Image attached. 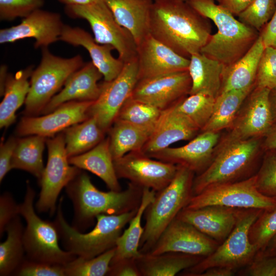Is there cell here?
I'll return each mask as SVG.
<instances>
[{
    "label": "cell",
    "instance_id": "obj_1",
    "mask_svg": "<svg viewBox=\"0 0 276 276\" xmlns=\"http://www.w3.org/2000/svg\"><path fill=\"white\" fill-rule=\"evenodd\" d=\"M149 33L179 55L190 58L209 40L211 26L183 0H158L153 4Z\"/></svg>",
    "mask_w": 276,
    "mask_h": 276
},
{
    "label": "cell",
    "instance_id": "obj_2",
    "mask_svg": "<svg viewBox=\"0 0 276 276\" xmlns=\"http://www.w3.org/2000/svg\"><path fill=\"white\" fill-rule=\"evenodd\" d=\"M65 188L73 204L76 225L73 227L77 229L89 226L99 215H119L138 209L143 190L130 182L123 191H102L81 172Z\"/></svg>",
    "mask_w": 276,
    "mask_h": 276
},
{
    "label": "cell",
    "instance_id": "obj_3",
    "mask_svg": "<svg viewBox=\"0 0 276 276\" xmlns=\"http://www.w3.org/2000/svg\"><path fill=\"white\" fill-rule=\"evenodd\" d=\"M202 16L211 20L217 28L200 52L229 66L243 56L259 35L255 29L237 19L226 9L214 0L187 2Z\"/></svg>",
    "mask_w": 276,
    "mask_h": 276
},
{
    "label": "cell",
    "instance_id": "obj_4",
    "mask_svg": "<svg viewBox=\"0 0 276 276\" xmlns=\"http://www.w3.org/2000/svg\"><path fill=\"white\" fill-rule=\"evenodd\" d=\"M63 198L57 205L54 221L59 238L65 248L77 257L90 259L116 246L125 225L136 214L137 209L119 215L101 214L96 217L94 227L82 233L66 221L62 209Z\"/></svg>",
    "mask_w": 276,
    "mask_h": 276
},
{
    "label": "cell",
    "instance_id": "obj_5",
    "mask_svg": "<svg viewBox=\"0 0 276 276\" xmlns=\"http://www.w3.org/2000/svg\"><path fill=\"white\" fill-rule=\"evenodd\" d=\"M194 173L188 168L178 165L172 181L156 192L144 215L145 224L139 246L141 254L150 251L169 224L190 202L193 196Z\"/></svg>",
    "mask_w": 276,
    "mask_h": 276
},
{
    "label": "cell",
    "instance_id": "obj_6",
    "mask_svg": "<svg viewBox=\"0 0 276 276\" xmlns=\"http://www.w3.org/2000/svg\"><path fill=\"white\" fill-rule=\"evenodd\" d=\"M260 147V138L225 140L208 167L194 178L193 196L210 187L243 180L252 169Z\"/></svg>",
    "mask_w": 276,
    "mask_h": 276
},
{
    "label": "cell",
    "instance_id": "obj_7",
    "mask_svg": "<svg viewBox=\"0 0 276 276\" xmlns=\"http://www.w3.org/2000/svg\"><path fill=\"white\" fill-rule=\"evenodd\" d=\"M23 202L19 204V215L26 222L23 240L27 259L36 262L65 265L77 257L59 244V235L54 222L41 219L35 211L36 193L27 183Z\"/></svg>",
    "mask_w": 276,
    "mask_h": 276
},
{
    "label": "cell",
    "instance_id": "obj_8",
    "mask_svg": "<svg viewBox=\"0 0 276 276\" xmlns=\"http://www.w3.org/2000/svg\"><path fill=\"white\" fill-rule=\"evenodd\" d=\"M41 60L30 77L24 114L36 116L64 86L69 77L84 64L79 55L69 58L53 55L48 47L41 48Z\"/></svg>",
    "mask_w": 276,
    "mask_h": 276
},
{
    "label": "cell",
    "instance_id": "obj_9",
    "mask_svg": "<svg viewBox=\"0 0 276 276\" xmlns=\"http://www.w3.org/2000/svg\"><path fill=\"white\" fill-rule=\"evenodd\" d=\"M264 210L242 209L234 229L215 251L204 257L195 265L185 270V275H199L206 269L215 266L235 270L247 266L258 253L249 238L253 223Z\"/></svg>",
    "mask_w": 276,
    "mask_h": 276
},
{
    "label": "cell",
    "instance_id": "obj_10",
    "mask_svg": "<svg viewBox=\"0 0 276 276\" xmlns=\"http://www.w3.org/2000/svg\"><path fill=\"white\" fill-rule=\"evenodd\" d=\"M65 11L71 17L86 20L96 42L112 46L117 51L118 58L125 63L137 57V46L133 37L118 24L104 0L66 6Z\"/></svg>",
    "mask_w": 276,
    "mask_h": 276
},
{
    "label": "cell",
    "instance_id": "obj_11",
    "mask_svg": "<svg viewBox=\"0 0 276 276\" xmlns=\"http://www.w3.org/2000/svg\"><path fill=\"white\" fill-rule=\"evenodd\" d=\"M48 162L39 181L41 190L35 204L40 213L53 215L56 212V202L62 189L81 172L68 161L64 133L47 138Z\"/></svg>",
    "mask_w": 276,
    "mask_h": 276
},
{
    "label": "cell",
    "instance_id": "obj_12",
    "mask_svg": "<svg viewBox=\"0 0 276 276\" xmlns=\"http://www.w3.org/2000/svg\"><path fill=\"white\" fill-rule=\"evenodd\" d=\"M214 205L271 211L276 208V199L263 195L258 190L254 175L242 180L206 189L193 196L185 208L195 209Z\"/></svg>",
    "mask_w": 276,
    "mask_h": 276
},
{
    "label": "cell",
    "instance_id": "obj_13",
    "mask_svg": "<svg viewBox=\"0 0 276 276\" xmlns=\"http://www.w3.org/2000/svg\"><path fill=\"white\" fill-rule=\"evenodd\" d=\"M138 81L136 57L125 63L116 78L101 84V93L90 106L89 114L96 119L104 132L112 126L121 108L131 97Z\"/></svg>",
    "mask_w": 276,
    "mask_h": 276
},
{
    "label": "cell",
    "instance_id": "obj_14",
    "mask_svg": "<svg viewBox=\"0 0 276 276\" xmlns=\"http://www.w3.org/2000/svg\"><path fill=\"white\" fill-rule=\"evenodd\" d=\"M113 164L118 178L156 192L172 181L178 169V165L154 159L142 151L129 152L113 160Z\"/></svg>",
    "mask_w": 276,
    "mask_h": 276
},
{
    "label": "cell",
    "instance_id": "obj_15",
    "mask_svg": "<svg viewBox=\"0 0 276 276\" xmlns=\"http://www.w3.org/2000/svg\"><path fill=\"white\" fill-rule=\"evenodd\" d=\"M94 101H73L65 103L42 116H25L19 122L16 133L19 136L39 135L47 137L89 118Z\"/></svg>",
    "mask_w": 276,
    "mask_h": 276
},
{
    "label": "cell",
    "instance_id": "obj_16",
    "mask_svg": "<svg viewBox=\"0 0 276 276\" xmlns=\"http://www.w3.org/2000/svg\"><path fill=\"white\" fill-rule=\"evenodd\" d=\"M219 244L191 224L175 218L167 227L148 254L176 252L206 257Z\"/></svg>",
    "mask_w": 276,
    "mask_h": 276
},
{
    "label": "cell",
    "instance_id": "obj_17",
    "mask_svg": "<svg viewBox=\"0 0 276 276\" xmlns=\"http://www.w3.org/2000/svg\"><path fill=\"white\" fill-rule=\"evenodd\" d=\"M191 79L188 71L139 80L131 98L164 110L189 94Z\"/></svg>",
    "mask_w": 276,
    "mask_h": 276
},
{
    "label": "cell",
    "instance_id": "obj_18",
    "mask_svg": "<svg viewBox=\"0 0 276 276\" xmlns=\"http://www.w3.org/2000/svg\"><path fill=\"white\" fill-rule=\"evenodd\" d=\"M270 90L255 86L225 140H246L265 136L274 123L269 102Z\"/></svg>",
    "mask_w": 276,
    "mask_h": 276
},
{
    "label": "cell",
    "instance_id": "obj_19",
    "mask_svg": "<svg viewBox=\"0 0 276 276\" xmlns=\"http://www.w3.org/2000/svg\"><path fill=\"white\" fill-rule=\"evenodd\" d=\"M64 25L60 14L39 9L23 18L19 24L1 29L0 43L33 38L35 49L48 47L59 40Z\"/></svg>",
    "mask_w": 276,
    "mask_h": 276
},
{
    "label": "cell",
    "instance_id": "obj_20",
    "mask_svg": "<svg viewBox=\"0 0 276 276\" xmlns=\"http://www.w3.org/2000/svg\"><path fill=\"white\" fill-rule=\"evenodd\" d=\"M139 80L188 71L190 59L150 33L137 45Z\"/></svg>",
    "mask_w": 276,
    "mask_h": 276
},
{
    "label": "cell",
    "instance_id": "obj_21",
    "mask_svg": "<svg viewBox=\"0 0 276 276\" xmlns=\"http://www.w3.org/2000/svg\"><path fill=\"white\" fill-rule=\"evenodd\" d=\"M219 137V132L202 131L185 145L175 148L169 147L148 156L184 166L194 172L200 173L212 161L214 150Z\"/></svg>",
    "mask_w": 276,
    "mask_h": 276
},
{
    "label": "cell",
    "instance_id": "obj_22",
    "mask_svg": "<svg viewBox=\"0 0 276 276\" xmlns=\"http://www.w3.org/2000/svg\"><path fill=\"white\" fill-rule=\"evenodd\" d=\"M241 210L214 205L183 208L176 218L191 224L220 244L234 229Z\"/></svg>",
    "mask_w": 276,
    "mask_h": 276
},
{
    "label": "cell",
    "instance_id": "obj_23",
    "mask_svg": "<svg viewBox=\"0 0 276 276\" xmlns=\"http://www.w3.org/2000/svg\"><path fill=\"white\" fill-rule=\"evenodd\" d=\"M199 129L174 104L162 110L160 117L142 151L148 155L177 142L193 139Z\"/></svg>",
    "mask_w": 276,
    "mask_h": 276
},
{
    "label": "cell",
    "instance_id": "obj_24",
    "mask_svg": "<svg viewBox=\"0 0 276 276\" xmlns=\"http://www.w3.org/2000/svg\"><path fill=\"white\" fill-rule=\"evenodd\" d=\"M102 77L91 61L84 64L69 77L63 88L51 99L40 114L50 113L70 101H96L101 90V84L98 82Z\"/></svg>",
    "mask_w": 276,
    "mask_h": 276
},
{
    "label": "cell",
    "instance_id": "obj_25",
    "mask_svg": "<svg viewBox=\"0 0 276 276\" xmlns=\"http://www.w3.org/2000/svg\"><path fill=\"white\" fill-rule=\"evenodd\" d=\"M59 40L75 47L84 48L105 81H110L116 78L124 67L125 62L112 55L111 51L114 50L112 46L97 43L88 32L80 28L64 25Z\"/></svg>",
    "mask_w": 276,
    "mask_h": 276
},
{
    "label": "cell",
    "instance_id": "obj_26",
    "mask_svg": "<svg viewBox=\"0 0 276 276\" xmlns=\"http://www.w3.org/2000/svg\"><path fill=\"white\" fill-rule=\"evenodd\" d=\"M118 24L133 37L136 46L149 33L152 0H104Z\"/></svg>",
    "mask_w": 276,
    "mask_h": 276
},
{
    "label": "cell",
    "instance_id": "obj_27",
    "mask_svg": "<svg viewBox=\"0 0 276 276\" xmlns=\"http://www.w3.org/2000/svg\"><path fill=\"white\" fill-rule=\"evenodd\" d=\"M264 49L261 37L259 35L243 56L232 64L224 66L220 93L250 88L255 86L258 65Z\"/></svg>",
    "mask_w": 276,
    "mask_h": 276
},
{
    "label": "cell",
    "instance_id": "obj_28",
    "mask_svg": "<svg viewBox=\"0 0 276 276\" xmlns=\"http://www.w3.org/2000/svg\"><path fill=\"white\" fill-rule=\"evenodd\" d=\"M189 59L191 88L189 95L203 93L216 98L221 92L224 65L201 52L192 54Z\"/></svg>",
    "mask_w": 276,
    "mask_h": 276
},
{
    "label": "cell",
    "instance_id": "obj_29",
    "mask_svg": "<svg viewBox=\"0 0 276 276\" xmlns=\"http://www.w3.org/2000/svg\"><path fill=\"white\" fill-rule=\"evenodd\" d=\"M71 165L100 178L110 190L121 191L115 171L108 139H104L90 150L68 158Z\"/></svg>",
    "mask_w": 276,
    "mask_h": 276
},
{
    "label": "cell",
    "instance_id": "obj_30",
    "mask_svg": "<svg viewBox=\"0 0 276 276\" xmlns=\"http://www.w3.org/2000/svg\"><path fill=\"white\" fill-rule=\"evenodd\" d=\"M204 257L176 252L142 254L136 262L141 276H174L199 263Z\"/></svg>",
    "mask_w": 276,
    "mask_h": 276
},
{
    "label": "cell",
    "instance_id": "obj_31",
    "mask_svg": "<svg viewBox=\"0 0 276 276\" xmlns=\"http://www.w3.org/2000/svg\"><path fill=\"white\" fill-rule=\"evenodd\" d=\"M33 71L32 66L8 74L5 83L4 98L0 104V127L7 128L16 120V112L25 102L29 93V79Z\"/></svg>",
    "mask_w": 276,
    "mask_h": 276
},
{
    "label": "cell",
    "instance_id": "obj_32",
    "mask_svg": "<svg viewBox=\"0 0 276 276\" xmlns=\"http://www.w3.org/2000/svg\"><path fill=\"white\" fill-rule=\"evenodd\" d=\"M156 192L148 188L143 189L141 203L136 214L129 222L128 227L122 232L117 240L115 254L111 263L125 258L136 259L141 255L139 246L144 230V227L142 226V218L154 199Z\"/></svg>",
    "mask_w": 276,
    "mask_h": 276
},
{
    "label": "cell",
    "instance_id": "obj_33",
    "mask_svg": "<svg viewBox=\"0 0 276 276\" xmlns=\"http://www.w3.org/2000/svg\"><path fill=\"white\" fill-rule=\"evenodd\" d=\"M254 87L220 93L215 99L209 120L201 131L219 132L223 129L231 127L241 106Z\"/></svg>",
    "mask_w": 276,
    "mask_h": 276
},
{
    "label": "cell",
    "instance_id": "obj_34",
    "mask_svg": "<svg viewBox=\"0 0 276 276\" xmlns=\"http://www.w3.org/2000/svg\"><path fill=\"white\" fill-rule=\"evenodd\" d=\"M108 137L113 160L133 151H141L152 131L129 123L116 120Z\"/></svg>",
    "mask_w": 276,
    "mask_h": 276
},
{
    "label": "cell",
    "instance_id": "obj_35",
    "mask_svg": "<svg viewBox=\"0 0 276 276\" xmlns=\"http://www.w3.org/2000/svg\"><path fill=\"white\" fill-rule=\"evenodd\" d=\"M47 138L30 135L17 139L11 160V169L28 172L39 182L44 168L42 155Z\"/></svg>",
    "mask_w": 276,
    "mask_h": 276
},
{
    "label": "cell",
    "instance_id": "obj_36",
    "mask_svg": "<svg viewBox=\"0 0 276 276\" xmlns=\"http://www.w3.org/2000/svg\"><path fill=\"white\" fill-rule=\"evenodd\" d=\"M24 229L19 215L14 218L7 226L5 232L7 237L0 244V275L14 274L25 260Z\"/></svg>",
    "mask_w": 276,
    "mask_h": 276
},
{
    "label": "cell",
    "instance_id": "obj_37",
    "mask_svg": "<svg viewBox=\"0 0 276 276\" xmlns=\"http://www.w3.org/2000/svg\"><path fill=\"white\" fill-rule=\"evenodd\" d=\"M105 132L93 116L66 129L63 133L68 158L94 148L104 139Z\"/></svg>",
    "mask_w": 276,
    "mask_h": 276
},
{
    "label": "cell",
    "instance_id": "obj_38",
    "mask_svg": "<svg viewBox=\"0 0 276 276\" xmlns=\"http://www.w3.org/2000/svg\"><path fill=\"white\" fill-rule=\"evenodd\" d=\"M162 112V110L155 106L130 97L121 108L116 120L129 123L152 132Z\"/></svg>",
    "mask_w": 276,
    "mask_h": 276
},
{
    "label": "cell",
    "instance_id": "obj_39",
    "mask_svg": "<svg viewBox=\"0 0 276 276\" xmlns=\"http://www.w3.org/2000/svg\"><path fill=\"white\" fill-rule=\"evenodd\" d=\"M215 99L203 93H197L181 99L174 106L178 111L201 130L212 115Z\"/></svg>",
    "mask_w": 276,
    "mask_h": 276
},
{
    "label": "cell",
    "instance_id": "obj_40",
    "mask_svg": "<svg viewBox=\"0 0 276 276\" xmlns=\"http://www.w3.org/2000/svg\"><path fill=\"white\" fill-rule=\"evenodd\" d=\"M116 247L93 258L76 257L64 265L65 276H103L107 275Z\"/></svg>",
    "mask_w": 276,
    "mask_h": 276
},
{
    "label": "cell",
    "instance_id": "obj_41",
    "mask_svg": "<svg viewBox=\"0 0 276 276\" xmlns=\"http://www.w3.org/2000/svg\"><path fill=\"white\" fill-rule=\"evenodd\" d=\"M276 235V208L264 210L251 225L249 238L258 252L263 251Z\"/></svg>",
    "mask_w": 276,
    "mask_h": 276
},
{
    "label": "cell",
    "instance_id": "obj_42",
    "mask_svg": "<svg viewBox=\"0 0 276 276\" xmlns=\"http://www.w3.org/2000/svg\"><path fill=\"white\" fill-rule=\"evenodd\" d=\"M276 8V0H253L238 16L244 24L261 28L271 18Z\"/></svg>",
    "mask_w": 276,
    "mask_h": 276
},
{
    "label": "cell",
    "instance_id": "obj_43",
    "mask_svg": "<svg viewBox=\"0 0 276 276\" xmlns=\"http://www.w3.org/2000/svg\"><path fill=\"white\" fill-rule=\"evenodd\" d=\"M267 151L255 174L256 185L262 194L276 199V149Z\"/></svg>",
    "mask_w": 276,
    "mask_h": 276
},
{
    "label": "cell",
    "instance_id": "obj_44",
    "mask_svg": "<svg viewBox=\"0 0 276 276\" xmlns=\"http://www.w3.org/2000/svg\"><path fill=\"white\" fill-rule=\"evenodd\" d=\"M255 86L272 89L276 88V49L265 48L260 59Z\"/></svg>",
    "mask_w": 276,
    "mask_h": 276
},
{
    "label": "cell",
    "instance_id": "obj_45",
    "mask_svg": "<svg viewBox=\"0 0 276 276\" xmlns=\"http://www.w3.org/2000/svg\"><path fill=\"white\" fill-rule=\"evenodd\" d=\"M44 4V0H0V19L10 21L25 18Z\"/></svg>",
    "mask_w": 276,
    "mask_h": 276
},
{
    "label": "cell",
    "instance_id": "obj_46",
    "mask_svg": "<svg viewBox=\"0 0 276 276\" xmlns=\"http://www.w3.org/2000/svg\"><path fill=\"white\" fill-rule=\"evenodd\" d=\"M14 275L18 276H65L64 265L25 259Z\"/></svg>",
    "mask_w": 276,
    "mask_h": 276
},
{
    "label": "cell",
    "instance_id": "obj_47",
    "mask_svg": "<svg viewBox=\"0 0 276 276\" xmlns=\"http://www.w3.org/2000/svg\"><path fill=\"white\" fill-rule=\"evenodd\" d=\"M243 274L249 276H276V256H265L258 252Z\"/></svg>",
    "mask_w": 276,
    "mask_h": 276
},
{
    "label": "cell",
    "instance_id": "obj_48",
    "mask_svg": "<svg viewBox=\"0 0 276 276\" xmlns=\"http://www.w3.org/2000/svg\"><path fill=\"white\" fill-rule=\"evenodd\" d=\"M19 215V204L16 203L10 193L5 192L0 197V237L9 223Z\"/></svg>",
    "mask_w": 276,
    "mask_h": 276
},
{
    "label": "cell",
    "instance_id": "obj_49",
    "mask_svg": "<svg viewBox=\"0 0 276 276\" xmlns=\"http://www.w3.org/2000/svg\"><path fill=\"white\" fill-rule=\"evenodd\" d=\"M17 139L11 136L5 142L2 141L0 146V181L11 169V160Z\"/></svg>",
    "mask_w": 276,
    "mask_h": 276
},
{
    "label": "cell",
    "instance_id": "obj_50",
    "mask_svg": "<svg viewBox=\"0 0 276 276\" xmlns=\"http://www.w3.org/2000/svg\"><path fill=\"white\" fill-rule=\"evenodd\" d=\"M135 259L125 258L111 263L107 275L141 276Z\"/></svg>",
    "mask_w": 276,
    "mask_h": 276
},
{
    "label": "cell",
    "instance_id": "obj_51",
    "mask_svg": "<svg viewBox=\"0 0 276 276\" xmlns=\"http://www.w3.org/2000/svg\"><path fill=\"white\" fill-rule=\"evenodd\" d=\"M260 35L265 48L271 47L276 49V8L269 22Z\"/></svg>",
    "mask_w": 276,
    "mask_h": 276
},
{
    "label": "cell",
    "instance_id": "obj_52",
    "mask_svg": "<svg viewBox=\"0 0 276 276\" xmlns=\"http://www.w3.org/2000/svg\"><path fill=\"white\" fill-rule=\"evenodd\" d=\"M234 15H238L253 0H214Z\"/></svg>",
    "mask_w": 276,
    "mask_h": 276
},
{
    "label": "cell",
    "instance_id": "obj_53",
    "mask_svg": "<svg viewBox=\"0 0 276 276\" xmlns=\"http://www.w3.org/2000/svg\"><path fill=\"white\" fill-rule=\"evenodd\" d=\"M235 272V269L231 268L215 266L206 269L199 276H232Z\"/></svg>",
    "mask_w": 276,
    "mask_h": 276
},
{
    "label": "cell",
    "instance_id": "obj_54",
    "mask_svg": "<svg viewBox=\"0 0 276 276\" xmlns=\"http://www.w3.org/2000/svg\"><path fill=\"white\" fill-rule=\"evenodd\" d=\"M264 137L263 148L266 150L276 149V122L273 124Z\"/></svg>",
    "mask_w": 276,
    "mask_h": 276
},
{
    "label": "cell",
    "instance_id": "obj_55",
    "mask_svg": "<svg viewBox=\"0 0 276 276\" xmlns=\"http://www.w3.org/2000/svg\"><path fill=\"white\" fill-rule=\"evenodd\" d=\"M259 253L265 256H276V235L271 240L265 249Z\"/></svg>",
    "mask_w": 276,
    "mask_h": 276
},
{
    "label": "cell",
    "instance_id": "obj_56",
    "mask_svg": "<svg viewBox=\"0 0 276 276\" xmlns=\"http://www.w3.org/2000/svg\"><path fill=\"white\" fill-rule=\"evenodd\" d=\"M269 102L274 123L276 122V88L270 90Z\"/></svg>",
    "mask_w": 276,
    "mask_h": 276
},
{
    "label": "cell",
    "instance_id": "obj_57",
    "mask_svg": "<svg viewBox=\"0 0 276 276\" xmlns=\"http://www.w3.org/2000/svg\"><path fill=\"white\" fill-rule=\"evenodd\" d=\"M7 67L6 65H2L0 70V93L1 96H3L5 86V83L8 74H7Z\"/></svg>",
    "mask_w": 276,
    "mask_h": 276
},
{
    "label": "cell",
    "instance_id": "obj_58",
    "mask_svg": "<svg viewBox=\"0 0 276 276\" xmlns=\"http://www.w3.org/2000/svg\"><path fill=\"white\" fill-rule=\"evenodd\" d=\"M66 6L74 5H84L94 3L97 0H58Z\"/></svg>",
    "mask_w": 276,
    "mask_h": 276
},
{
    "label": "cell",
    "instance_id": "obj_59",
    "mask_svg": "<svg viewBox=\"0 0 276 276\" xmlns=\"http://www.w3.org/2000/svg\"><path fill=\"white\" fill-rule=\"evenodd\" d=\"M183 1H186V2H187V1H189V0H183Z\"/></svg>",
    "mask_w": 276,
    "mask_h": 276
},
{
    "label": "cell",
    "instance_id": "obj_60",
    "mask_svg": "<svg viewBox=\"0 0 276 276\" xmlns=\"http://www.w3.org/2000/svg\"><path fill=\"white\" fill-rule=\"evenodd\" d=\"M153 1H158V0H152Z\"/></svg>",
    "mask_w": 276,
    "mask_h": 276
}]
</instances>
